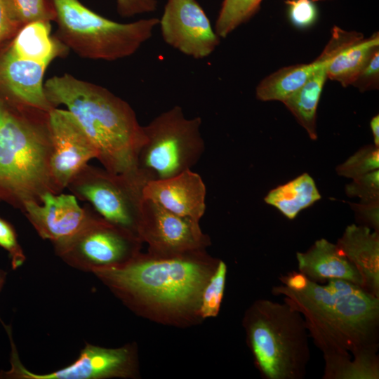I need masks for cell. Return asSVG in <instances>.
Returning <instances> with one entry per match:
<instances>
[{
    "label": "cell",
    "mask_w": 379,
    "mask_h": 379,
    "mask_svg": "<svg viewBox=\"0 0 379 379\" xmlns=\"http://www.w3.org/2000/svg\"><path fill=\"white\" fill-rule=\"evenodd\" d=\"M219 261L206 250L174 257L139 253L121 266L93 274L140 314L180 325L200 319L201 293Z\"/></svg>",
    "instance_id": "6da1fadb"
},
{
    "label": "cell",
    "mask_w": 379,
    "mask_h": 379,
    "mask_svg": "<svg viewBox=\"0 0 379 379\" xmlns=\"http://www.w3.org/2000/svg\"><path fill=\"white\" fill-rule=\"evenodd\" d=\"M272 293L298 311L309 336L325 354L378 353L379 298L352 282L332 279L321 284L308 279L300 290L284 284Z\"/></svg>",
    "instance_id": "7a4b0ae2"
},
{
    "label": "cell",
    "mask_w": 379,
    "mask_h": 379,
    "mask_svg": "<svg viewBox=\"0 0 379 379\" xmlns=\"http://www.w3.org/2000/svg\"><path fill=\"white\" fill-rule=\"evenodd\" d=\"M44 91L53 107H67L108 172L147 181L138 168L139 153L147 138L126 101L102 86L69 74L48 79Z\"/></svg>",
    "instance_id": "3957f363"
},
{
    "label": "cell",
    "mask_w": 379,
    "mask_h": 379,
    "mask_svg": "<svg viewBox=\"0 0 379 379\" xmlns=\"http://www.w3.org/2000/svg\"><path fill=\"white\" fill-rule=\"evenodd\" d=\"M242 325L254 364L264 379H303L310 360L309 334L302 314L288 303L258 299Z\"/></svg>",
    "instance_id": "277c9868"
},
{
    "label": "cell",
    "mask_w": 379,
    "mask_h": 379,
    "mask_svg": "<svg viewBox=\"0 0 379 379\" xmlns=\"http://www.w3.org/2000/svg\"><path fill=\"white\" fill-rule=\"evenodd\" d=\"M57 38L79 56L112 61L134 54L152 36L159 19L121 23L106 18L79 0H51Z\"/></svg>",
    "instance_id": "5b68a950"
},
{
    "label": "cell",
    "mask_w": 379,
    "mask_h": 379,
    "mask_svg": "<svg viewBox=\"0 0 379 379\" xmlns=\"http://www.w3.org/2000/svg\"><path fill=\"white\" fill-rule=\"evenodd\" d=\"M50 156L48 133L6 111L0 127V199L23 204L41 197L51 178Z\"/></svg>",
    "instance_id": "8992f818"
},
{
    "label": "cell",
    "mask_w": 379,
    "mask_h": 379,
    "mask_svg": "<svg viewBox=\"0 0 379 379\" xmlns=\"http://www.w3.org/2000/svg\"><path fill=\"white\" fill-rule=\"evenodd\" d=\"M201 119L187 118L175 105L143 126L147 141L140 151L138 168L147 179H165L191 169L201 157L205 144Z\"/></svg>",
    "instance_id": "52a82bcc"
},
{
    "label": "cell",
    "mask_w": 379,
    "mask_h": 379,
    "mask_svg": "<svg viewBox=\"0 0 379 379\" xmlns=\"http://www.w3.org/2000/svg\"><path fill=\"white\" fill-rule=\"evenodd\" d=\"M142 241L132 232L103 220H93L72 238L55 244L69 265L86 272L121 266L140 252Z\"/></svg>",
    "instance_id": "ba28073f"
},
{
    "label": "cell",
    "mask_w": 379,
    "mask_h": 379,
    "mask_svg": "<svg viewBox=\"0 0 379 379\" xmlns=\"http://www.w3.org/2000/svg\"><path fill=\"white\" fill-rule=\"evenodd\" d=\"M11 368L1 371L0 378L19 379H105L133 378L138 373L135 349L130 345L106 348L86 344L78 359L69 366L48 373H35L21 364L11 333Z\"/></svg>",
    "instance_id": "9c48e42d"
},
{
    "label": "cell",
    "mask_w": 379,
    "mask_h": 379,
    "mask_svg": "<svg viewBox=\"0 0 379 379\" xmlns=\"http://www.w3.org/2000/svg\"><path fill=\"white\" fill-rule=\"evenodd\" d=\"M138 234L147 244V253L155 257L178 256L211 245L199 222L170 212L149 199H144Z\"/></svg>",
    "instance_id": "30bf717a"
},
{
    "label": "cell",
    "mask_w": 379,
    "mask_h": 379,
    "mask_svg": "<svg viewBox=\"0 0 379 379\" xmlns=\"http://www.w3.org/2000/svg\"><path fill=\"white\" fill-rule=\"evenodd\" d=\"M145 184L136 178L96 172L78 191L105 220L138 237Z\"/></svg>",
    "instance_id": "8fae6325"
},
{
    "label": "cell",
    "mask_w": 379,
    "mask_h": 379,
    "mask_svg": "<svg viewBox=\"0 0 379 379\" xmlns=\"http://www.w3.org/2000/svg\"><path fill=\"white\" fill-rule=\"evenodd\" d=\"M159 26L168 45L195 59L209 56L220 43L196 0H167Z\"/></svg>",
    "instance_id": "7c38bea8"
},
{
    "label": "cell",
    "mask_w": 379,
    "mask_h": 379,
    "mask_svg": "<svg viewBox=\"0 0 379 379\" xmlns=\"http://www.w3.org/2000/svg\"><path fill=\"white\" fill-rule=\"evenodd\" d=\"M51 142V175L65 186L91 159L99 156L97 149L67 109L48 112Z\"/></svg>",
    "instance_id": "4fadbf2b"
},
{
    "label": "cell",
    "mask_w": 379,
    "mask_h": 379,
    "mask_svg": "<svg viewBox=\"0 0 379 379\" xmlns=\"http://www.w3.org/2000/svg\"><path fill=\"white\" fill-rule=\"evenodd\" d=\"M41 199V205L34 200L27 201L22 205L41 237L55 244L72 238L93 220L87 217L72 195L55 196L46 191Z\"/></svg>",
    "instance_id": "5bb4252c"
},
{
    "label": "cell",
    "mask_w": 379,
    "mask_h": 379,
    "mask_svg": "<svg viewBox=\"0 0 379 379\" xmlns=\"http://www.w3.org/2000/svg\"><path fill=\"white\" fill-rule=\"evenodd\" d=\"M149 199L180 216L199 222L205 213L206 188L201 177L191 169L177 175L147 182L142 190Z\"/></svg>",
    "instance_id": "9a60e30c"
},
{
    "label": "cell",
    "mask_w": 379,
    "mask_h": 379,
    "mask_svg": "<svg viewBox=\"0 0 379 379\" xmlns=\"http://www.w3.org/2000/svg\"><path fill=\"white\" fill-rule=\"evenodd\" d=\"M48 66L20 58L7 48L0 54V88L16 101L48 113L54 107L44 91Z\"/></svg>",
    "instance_id": "2e32d148"
},
{
    "label": "cell",
    "mask_w": 379,
    "mask_h": 379,
    "mask_svg": "<svg viewBox=\"0 0 379 379\" xmlns=\"http://www.w3.org/2000/svg\"><path fill=\"white\" fill-rule=\"evenodd\" d=\"M299 272L318 284L332 279L352 282L363 288V279L337 244L321 239L305 252H297Z\"/></svg>",
    "instance_id": "e0dca14e"
},
{
    "label": "cell",
    "mask_w": 379,
    "mask_h": 379,
    "mask_svg": "<svg viewBox=\"0 0 379 379\" xmlns=\"http://www.w3.org/2000/svg\"><path fill=\"white\" fill-rule=\"evenodd\" d=\"M336 244L361 274L363 288L379 298V232L352 224Z\"/></svg>",
    "instance_id": "ac0fdd59"
},
{
    "label": "cell",
    "mask_w": 379,
    "mask_h": 379,
    "mask_svg": "<svg viewBox=\"0 0 379 379\" xmlns=\"http://www.w3.org/2000/svg\"><path fill=\"white\" fill-rule=\"evenodd\" d=\"M8 48L16 56L49 65L67 47L51 35V22L35 21L20 27Z\"/></svg>",
    "instance_id": "d6986e66"
},
{
    "label": "cell",
    "mask_w": 379,
    "mask_h": 379,
    "mask_svg": "<svg viewBox=\"0 0 379 379\" xmlns=\"http://www.w3.org/2000/svg\"><path fill=\"white\" fill-rule=\"evenodd\" d=\"M331 58L322 52L313 62L281 68L265 77L258 85L256 97L262 101L284 102L299 89L310 76Z\"/></svg>",
    "instance_id": "ffe728a7"
},
{
    "label": "cell",
    "mask_w": 379,
    "mask_h": 379,
    "mask_svg": "<svg viewBox=\"0 0 379 379\" xmlns=\"http://www.w3.org/2000/svg\"><path fill=\"white\" fill-rule=\"evenodd\" d=\"M378 46V32L368 38H364L361 34L331 58L327 65L328 78L339 82L343 87L352 85Z\"/></svg>",
    "instance_id": "44dd1931"
},
{
    "label": "cell",
    "mask_w": 379,
    "mask_h": 379,
    "mask_svg": "<svg viewBox=\"0 0 379 379\" xmlns=\"http://www.w3.org/2000/svg\"><path fill=\"white\" fill-rule=\"evenodd\" d=\"M322 64L295 92L282 102L306 130L312 140L317 138L316 114L320 96L328 79L327 65Z\"/></svg>",
    "instance_id": "7402d4cb"
},
{
    "label": "cell",
    "mask_w": 379,
    "mask_h": 379,
    "mask_svg": "<svg viewBox=\"0 0 379 379\" xmlns=\"http://www.w3.org/2000/svg\"><path fill=\"white\" fill-rule=\"evenodd\" d=\"M320 199L321 195L314 180L307 173H304L272 190L265 197V201L292 220L300 211Z\"/></svg>",
    "instance_id": "603a6c76"
},
{
    "label": "cell",
    "mask_w": 379,
    "mask_h": 379,
    "mask_svg": "<svg viewBox=\"0 0 379 379\" xmlns=\"http://www.w3.org/2000/svg\"><path fill=\"white\" fill-rule=\"evenodd\" d=\"M323 379H378V353L325 354Z\"/></svg>",
    "instance_id": "cb8c5ba5"
},
{
    "label": "cell",
    "mask_w": 379,
    "mask_h": 379,
    "mask_svg": "<svg viewBox=\"0 0 379 379\" xmlns=\"http://www.w3.org/2000/svg\"><path fill=\"white\" fill-rule=\"evenodd\" d=\"M262 0H224L216 20L215 31L225 38L258 11Z\"/></svg>",
    "instance_id": "d4e9b609"
},
{
    "label": "cell",
    "mask_w": 379,
    "mask_h": 379,
    "mask_svg": "<svg viewBox=\"0 0 379 379\" xmlns=\"http://www.w3.org/2000/svg\"><path fill=\"white\" fill-rule=\"evenodd\" d=\"M8 15L20 29L35 21H55L56 13L51 0H5Z\"/></svg>",
    "instance_id": "484cf974"
},
{
    "label": "cell",
    "mask_w": 379,
    "mask_h": 379,
    "mask_svg": "<svg viewBox=\"0 0 379 379\" xmlns=\"http://www.w3.org/2000/svg\"><path fill=\"white\" fill-rule=\"evenodd\" d=\"M227 270L225 262L220 260L201 293L198 310L200 319L215 317L218 314L224 295Z\"/></svg>",
    "instance_id": "4316f807"
},
{
    "label": "cell",
    "mask_w": 379,
    "mask_h": 379,
    "mask_svg": "<svg viewBox=\"0 0 379 379\" xmlns=\"http://www.w3.org/2000/svg\"><path fill=\"white\" fill-rule=\"evenodd\" d=\"M378 147L367 145L338 166L336 172L340 175L354 179L378 169Z\"/></svg>",
    "instance_id": "83f0119b"
},
{
    "label": "cell",
    "mask_w": 379,
    "mask_h": 379,
    "mask_svg": "<svg viewBox=\"0 0 379 379\" xmlns=\"http://www.w3.org/2000/svg\"><path fill=\"white\" fill-rule=\"evenodd\" d=\"M345 191L347 196L359 197L363 202L379 201L378 169L353 179Z\"/></svg>",
    "instance_id": "f1b7e54d"
},
{
    "label": "cell",
    "mask_w": 379,
    "mask_h": 379,
    "mask_svg": "<svg viewBox=\"0 0 379 379\" xmlns=\"http://www.w3.org/2000/svg\"><path fill=\"white\" fill-rule=\"evenodd\" d=\"M0 246L9 254L13 270L21 266L25 260L22 248L19 245L13 227L0 218Z\"/></svg>",
    "instance_id": "f546056e"
},
{
    "label": "cell",
    "mask_w": 379,
    "mask_h": 379,
    "mask_svg": "<svg viewBox=\"0 0 379 379\" xmlns=\"http://www.w3.org/2000/svg\"><path fill=\"white\" fill-rule=\"evenodd\" d=\"M288 15L292 23L298 27L312 25L317 18V9L311 0H287Z\"/></svg>",
    "instance_id": "4dcf8cb0"
},
{
    "label": "cell",
    "mask_w": 379,
    "mask_h": 379,
    "mask_svg": "<svg viewBox=\"0 0 379 379\" xmlns=\"http://www.w3.org/2000/svg\"><path fill=\"white\" fill-rule=\"evenodd\" d=\"M378 84L379 49H377L372 53L352 85L364 92L378 88Z\"/></svg>",
    "instance_id": "1f68e13d"
},
{
    "label": "cell",
    "mask_w": 379,
    "mask_h": 379,
    "mask_svg": "<svg viewBox=\"0 0 379 379\" xmlns=\"http://www.w3.org/2000/svg\"><path fill=\"white\" fill-rule=\"evenodd\" d=\"M119 14L125 18L154 12L157 9V0H116Z\"/></svg>",
    "instance_id": "d6a6232c"
},
{
    "label": "cell",
    "mask_w": 379,
    "mask_h": 379,
    "mask_svg": "<svg viewBox=\"0 0 379 379\" xmlns=\"http://www.w3.org/2000/svg\"><path fill=\"white\" fill-rule=\"evenodd\" d=\"M357 220L361 225L368 227L379 232L378 201L371 202L361 201L359 204H353Z\"/></svg>",
    "instance_id": "836d02e7"
},
{
    "label": "cell",
    "mask_w": 379,
    "mask_h": 379,
    "mask_svg": "<svg viewBox=\"0 0 379 379\" xmlns=\"http://www.w3.org/2000/svg\"><path fill=\"white\" fill-rule=\"evenodd\" d=\"M18 29L8 15L5 0H0V44Z\"/></svg>",
    "instance_id": "e575fe53"
},
{
    "label": "cell",
    "mask_w": 379,
    "mask_h": 379,
    "mask_svg": "<svg viewBox=\"0 0 379 379\" xmlns=\"http://www.w3.org/2000/svg\"><path fill=\"white\" fill-rule=\"evenodd\" d=\"M370 126L373 132L374 145L379 147V116L373 117L371 121Z\"/></svg>",
    "instance_id": "d590c367"
},
{
    "label": "cell",
    "mask_w": 379,
    "mask_h": 379,
    "mask_svg": "<svg viewBox=\"0 0 379 379\" xmlns=\"http://www.w3.org/2000/svg\"><path fill=\"white\" fill-rule=\"evenodd\" d=\"M6 111L7 110H6L3 107L2 104L0 102V127L2 126V124H3L4 121Z\"/></svg>",
    "instance_id": "8d00e7d4"
},
{
    "label": "cell",
    "mask_w": 379,
    "mask_h": 379,
    "mask_svg": "<svg viewBox=\"0 0 379 379\" xmlns=\"http://www.w3.org/2000/svg\"><path fill=\"white\" fill-rule=\"evenodd\" d=\"M6 272L4 270L0 269V291L4 284V281L6 279Z\"/></svg>",
    "instance_id": "74e56055"
}]
</instances>
